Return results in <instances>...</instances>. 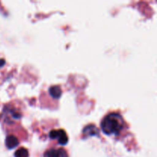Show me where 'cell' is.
Segmentation results:
<instances>
[{
    "label": "cell",
    "mask_w": 157,
    "mask_h": 157,
    "mask_svg": "<svg viewBox=\"0 0 157 157\" xmlns=\"http://www.w3.org/2000/svg\"><path fill=\"white\" fill-rule=\"evenodd\" d=\"M57 130H58V134H57L56 139H58L59 144L62 146L66 145L68 142V136H67L66 132L64 130H61V129Z\"/></svg>",
    "instance_id": "obj_5"
},
{
    "label": "cell",
    "mask_w": 157,
    "mask_h": 157,
    "mask_svg": "<svg viewBox=\"0 0 157 157\" xmlns=\"http://www.w3.org/2000/svg\"><path fill=\"white\" fill-rule=\"evenodd\" d=\"M18 144L19 142L16 136L14 135H8L6 139V146L8 149L12 150V149L15 148L18 145Z\"/></svg>",
    "instance_id": "obj_3"
},
{
    "label": "cell",
    "mask_w": 157,
    "mask_h": 157,
    "mask_svg": "<svg viewBox=\"0 0 157 157\" xmlns=\"http://www.w3.org/2000/svg\"><path fill=\"white\" fill-rule=\"evenodd\" d=\"M49 94L55 99H58L62 94V90L59 86H52L49 88Z\"/></svg>",
    "instance_id": "obj_6"
},
{
    "label": "cell",
    "mask_w": 157,
    "mask_h": 157,
    "mask_svg": "<svg viewBox=\"0 0 157 157\" xmlns=\"http://www.w3.org/2000/svg\"><path fill=\"white\" fill-rule=\"evenodd\" d=\"M4 64H5V60H3V59L0 60V67H2V66Z\"/></svg>",
    "instance_id": "obj_8"
},
{
    "label": "cell",
    "mask_w": 157,
    "mask_h": 157,
    "mask_svg": "<svg viewBox=\"0 0 157 157\" xmlns=\"http://www.w3.org/2000/svg\"><path fill=\"white\" fill-rule=\"evenodd\" d=\"M29 152L24 147L18 149L15 153V157H29Z\"/></svg>",
    "instance_id": "obj_7"
},
{
    "label": "cell",
    "mask_w": 157,
    "mask_h": 157,
    "mask_svg": "<svg viewBox=\"0 0 157 157\" xmlns=\"http://www.w3.org/2000/svg\"><path fill=\"white\" fill-rule=\"evenodd\" d=\"M83 133L85 136H94L99 134V130L94 125L90 124V125H87V127H84Z\"/></svg>",
    "instance_id": "obj_4"
},
{
    "label": "cell",
    "mask_w": 157,
    "mask_h": 157,
    "mask_svg": "<svg viewBox=\"0 0 157 157\" xmlns=\"http://www.w3.org/2000/svg\"><path fill=\"white\" fill-rule=\"evenodd\" d=\"M44 157H68L64 149H50L44 153Z\"/></svg>",
    "instance_id": "obj_2"
},
{
    "label": "cell",
    "mask_w": 157,
    "mask_h": 157,
    "mask_svg": "<svg viewBox=\"0 0 157 157\" xmlns=\"http://www.w3.org/2000/svg\"><path fill=\"white\" fill-rule=\"evenodd\" d=\"M124 121L121 115L117 113H110L104 117L101 124L103 132L107 135H118L123 130Z\"/></svg>",
    "instance_id": "obj_1"
}]
</instances>
